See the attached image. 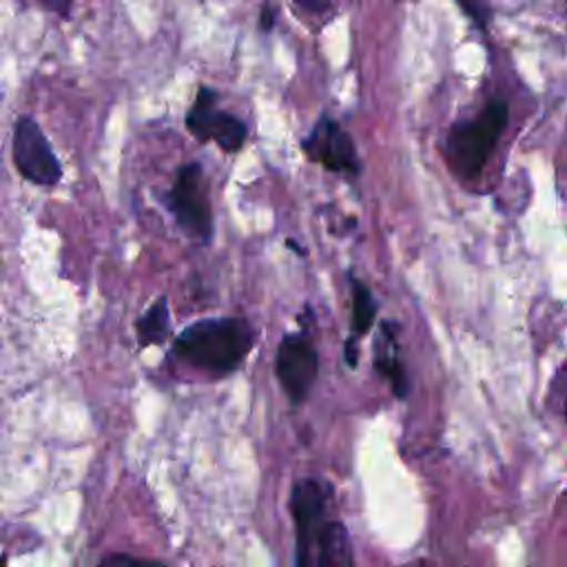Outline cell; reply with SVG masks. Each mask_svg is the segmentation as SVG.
Instances as JSON below:
<instances>
[{"mask_svg":"<svg viewBox=\"0 0 567 567\" xmlns=\"http://www.w3.org/2000/svg\"><path fill=\"white\" fill-rule=\"evenodd\" d=\"M42 7H47V9H51V11H55V13H60L62 18H69V9H71V0H38Z\"/></svg>","mask_w":567,"mask_h":567,"instance_id":"obj_14","label":"cell"},{"mask_svg":"<svg viewBox=\"0 0 567 567\" xmlns=\"http://www.w3.org/2000/svg\"><path fill=\"white\" fill-rule=\"evenodd\" d=\"M565 421H567V399H565Z\"/></svg>","mask_w":567,"mask_h":567,"instance_id":"obj_19","label":"cell"},{"mask_svg":"<svg viewBox=\"0 0 567 567\" xmlns=\"http://www.w3.org/2000/svg\"><path fill=\"white\" fill-rule=\"evenodd\" d=\"M330 485L317 478H299L290 489V512L295 518V567H310V551L321 529Z\"/></svg>","mask_w":567,"mask_h":567,"instance_id":"obj_4","label":"cell"},{"mask_svg":"<svg viewBox=\"0 0 567 567\" xmlns=\"http://www.w3.org/2000/svg\"><path fill=\"white\" fill-rule=\"evenodd\" d=\"M317 567H354L348 529L341 520H328L317 534Z\"/></svg>","mask_w":567,"mask_h":567,"instance_id":"obj_9","label":"cell"},{"mask_svg":"<svg viewBox=\"0 0 567 567\" xmlns=\"http://www.w3.org/2000/svg\"><path fill=\"white\" fill-rule=\"evenodd\" d=\"M505 124L507 104L501 100L489 102L476 120L456 124L447 135V157L452 168L465 179L476 177L496 146Z\"/></svg>","mask_w":567,"mask_h":567,"instance_id":"obj_2","label":"cell"},{"mask_svg":"<svg viewBox=\"0 0 567 567\" xmlns=\"http://www.w3.org/2000/svg\"><path fill=\"white\" fill-rule=\"evenodd\" d=\"M377 317V303L365 284L352 281V332L365 334Z\"/></svg>","mask_w":567,"mask_h":567,"instance_id":"obj_12","label":"cell"},{"mask_svg":"<svg viewBox=\"0 0 567 567\" xmlns=\"http://www.w3.org/2000/svg\"><path fill=\"white\" fill-rule=\"evenodd\" d=\"M97 567H166L164 563L157 560H148V558H140V556H131V554H106Z\"/></svg>","mask_w":567,"mask_h":567,"instance_id":"obj_13","label":"cell"},{"mask_svg":"<svg viewBox=\"0 0 567 567\" xmlns=\"http://www.w3.org/2000/svg\"><path fill=\"white\" fill-rule=\"evenodd\" d=\"M166 204L184 233L199 241H208L213 233V215L204 190L202 166L197 162L184 164L166 195Z\"/></svg>","mask_w":567,"mask_h":567,"instance_id":"obj_3","label":"cell"},{"mask_svg":"<svg viewBox=\"0 0 567 567\" xmlns=\"http://www.w3.org/2000/svg\"><path fill=\"white\" fill-rule=\"evenodd\" d=\"M319 370V357L315 346L303 334H288L281 339L275 357V374L290 399V403H301Z\"/></svg>","mask_w":567,"mask_h":567,"instance_id":"obj_7","label":"cell"},{"mask_svg":"<svg viewBox=\"0 0 567 567\" xmlns=\"http://www.w3.org/2000/svg\"><path fill=\"white\" fill-rule=\"evenodd\" d=\"M374 368L379 370V374H383L390 383L392 390L399 399H403L408 394V377L403 370V363L399 359V350H396V339L392 334V326L385 323L383 326V346H377V354H374Z\"/></svg>","mask_w":567,"mask_h":567,"instance_id":"obj_10","label":"cell"},{"mask_svg":"<svg viewBox=\"0 0 567 567\" xmlns=\"http://www.w3.org/2000/svg\"><path fill=\"white\" fill-rule=\"evenodd\" d=\"M303 148L315 162L323 164L328 171L352 173V175L359 173V157L354 153L352 137L337 122L328 117L317 122Z\"/></svg>","mask_w":567,"mask_h":567,"instance_id":"obj_8","label":"cell"},{"mask_svg":"<svg viewBox=\"0 0 567 567\" xmlns=\"http://www.w3.org/2000/svg\"><path fill=\"white\" fill-rule=\"evenodd\" d=\"M295 2L301 4L308 11H315V13H321V11H326L330 7V0H295Z\"/></svg>","mask_w":567,"mask_h":567,"instance_id":"obj_16","label":"cell"},{"mask_svg":"<svg viewBox=\"0 0 567 567\" xmlns=\"http://www.w3.org/2000/svg\"><path fill=\"white\" fill-rule=\"evenodd\" d=\"M261 27H264V29H270V27H272V11H270L268 7H266L264 13H261Z\"/></svg>","mask_w":567,"mask_h":567,"instance_id":"obj_17","label":"cell"},{"mask_svg":"<svg viewBox=\"0 0 567 567\" xmlns=\"http://www.w3.org/2000/svg\"><path fill=\"white\" fill-rule=\"evenodd\" d=\"M343 359H346V363H348L350 368H354V365H357L359 348H357V339H354V337H350V339L346 341V346H343Z\"/></svg>","mask_w":567,"mask_h":567,"instance_id":"obj_15","label":"cell"},{"mask_svg":"<svg viewBox=\"0 0 567 567\" xmlns=\"http://www.w3.org/2000/svg\"><path fill=\"white\" fill-rule=\"evenodd\" d=\"M0 567H7V560L0 556Z\"/></svg>","mask_w":567,"mask_h":567,"instance_id":"obj_18","label":"cell"},{"mask_svg":"<svg viewBox=\"0 0 567 567\" xmlns=\"http://www.w3.org/2000/svg\"><path fill=\"white\" fill-rule=\"evenodd\" d=\"M13 162L20 175L38 186H55L62 177L60 159L55 157L42 128L31 117H20L13 126Z\"/></svg>","mask_w":567,"mask_h":567,"instance_id":"obj_5","label":"cell"},{"mask_svg":"<svg viewBox=\"0 0 567 567\" xmlns=\"http://www.w3.org/2000/svg\"><path fill=\"white\" fill-rule=\"evenodd\" d=\"M252 348V330L244 319H202L184 328L173 354L195 368L226 374L237 370Z\"/></svg>","mask_w":567,"mask_h":567,"instance_id":"obj_1","label":"cell"},{"mask_svg":"<svg viewBox=\"0 0 567 567\" xmlns=\"http://www.w3.org/2000/svg\"><path fill=\"white\" fill-rule=\"evenodd\" d=\"M186 126L199 142H215L221 151L235 153L246 142V124L217 109V93L208 86L197 91L193 106L186 113Z\"/></svg>","mask_w":567,"mask_h":567,"instance_id":"obj_6","label":"cell"},{"mask_svg":"<svg viewBox=\"0 0 567 567\" xmlns=\"http://www.w3.org/2000/svg\"><path fill=\"white\" fill-rule=\"evenodd\" d=\"M171 332V317H168V299L157 297L153 306L137 319V341L142 348L162 343Z\"/></svg>","mask_w":567,"mask_h":567,"instance_id":"obj_11","label":"cell"}]
</instances>
